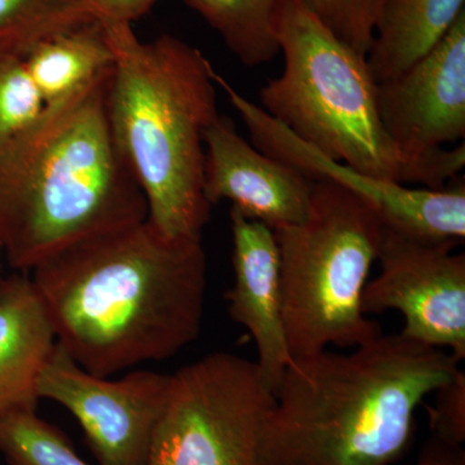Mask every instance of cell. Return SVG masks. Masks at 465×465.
I'll return each instance as SVG.
<instances>
[{
  "mask_svg": "<svg viewBox=\"0 0 465 465\" xmlns=\"http://www.w3.org/2000/svg\"><path fill=\"white\" fill-rule=\"evenodd\" d=\"M30 272L57 344L92 375L166 360L200 335L202 238L168 237L148 217L73 244Z\"/></svg>",
  "mask_w": 465,
  "mask_h": 465,
  "instance_id": "6da1fadb",
  "label": "cell"
},
{
  "mask_svg": "<svg viewBox=\"0 0 465 465\" xmlns=\"http://www.w3.org/2000/svg\"><path fill=\"white\" fill-rule=\"evenodd\" d=\"M459 371L451 353L403 333L348 354L295 358L262 424L260 463H396L411 442L418 407Z\"/></svg>",
  "mask_w": 465,
  "mask_h": 465,
  "instance_id": "7a4b0ae2",
  "label": "cell"
},
{
  "mask_svg": "<svg viewBox=\"0 0 465 465\" xmlns=\"http://www.w3.org/2000/svg\"><path fill=\"white\" fill-rule=\"evenodd\" d=\"M103 23L113 52L106 88L110 130L148 204L173 238H202L204 134L217 116L213 64L171 35L143 42L125 23Z\"/></svg>",
  "mask_w": 465,
  "mask_h": 465,
  "instance_id": "3957f363",
  "label": "cell"
},
{
  "mask_svg": "<svg viewBox=\"0 0 465 465\" xmlns=\"http://www.w3.org/2000/svg\"><path fill=\"white\" fill-rule=\"evenodd\" d=\"M108 81L35 139L0 155V246L17 271L148 217L110 130Z\"/></svg>",
  "mask_w": 465,
  "mask_h": 465,
  "instance_id": "277c9868",
  "label": "cell"
},
{
  "mask_svg": "<svg viewBox=\"0 0 465 465\" xmlns=\"http://www.w3.org/2000/svg\"><path fill=\"white\" fill-rule=\"evenodd\" d=\"M275 36L282 74L260 91V108L326 157L416 188L443 189L465 166V145L410 155L391 139L366 56L342 43L302 0H282Z\"/></svg>",
  "mask_w": 465,
  "mask_h": 465,
  "instance_id": "5b68a950",
  "label": "cell"
},
{
  "mask_svg": "<svg viewBox=\"0 0 465 465\" xmlns=\"http://www.w3.org/2000/svg\"><path fill=\"white\" fill-rule=\"evenodd\" d=\"M382 224L375 208L330 182L314 183L307 219L274 231L291 356L356 348L382 335L362 312Z\"/></svg>",
  "mask_w": 465,
  "mask_h": 465,
  "instance_id": "8992f818",
  "label": "cell"
},
{
  "mask_svg": "<svg viewBox=\"0 0 465 465\" xmlns=\"http://www.w3.org/2000/svg\"><path fill=\"white\" fill-rule=\"evenodd\" d=\"M273 394L256 362L216 351L171 374L146 465H262Z\"/></svg>",
  "mask_w": 465,
  "mask_h": 465,
  "instance_id": "52a82bcc",
  "label": "cell"
},
{
  "mask_svg": "<svg viewBox=\"0 0 465 465\" xmlns=\"http://www.w3.org/2000/svg\"><path fill=\"white\" fill-rule=\"evenodd\" d=\"M216 87L249 130L251 143L269 157L289 164L311 182H330L369 202L391 231L416 240L460 244L465 238L464 182L443 189L416 188L376 179L326 157L302 142L273 116L241 94L213 69Z\"/></svg>",
  "mask_w": 465,
  "mask_h": 465,
  "instance_id": "ba28073f",
  "label": "cell"
},
{
  "mask_svg": "<svg viewBox=\"0 0 465 465\" xmlns=\"http://www.w3.org/2000/svg\"><path fill=\"white\" fill-rule=\"evenodd\" d=\"M455 243L407 237L382 226L381 274L362 293L365 314L399 311L403 335L465 358V255Z\"/></svg>",
  "mask_w": 465,
  "mask_h": 465,
  "instance_id": "9c48e42d",
  "label": "cell"
},
{
  "mask_svg": "<svg viewBox=\"0 0 465 465\" xmlns=\"http://www.w3.org/2000/svg\"><path fill=\"white\" fill-rule=\"evenodd\" d=\"M170 382L171 375L148 370L116 381L92 375L57 344L38 396L72 412L100 465H146Z\"/></svg>",
  "mask_w": 465,
  "mask_h": 465,
  "instance_id": "30bf717a",
  "label": "cell"
},
{
  "mask_svg": "<svg viewBox=\"0 0 465 465\" xmlns=\"http://www.w3.org/2000/svg\"><path fill=\"white\" fill-rule=\"evenodd\" d=\"M391 139L410 155H427L465 136V11L414 65L378 84Z\"/></svg>",
  "mask_w": 465,
  "mask_h": 465,
  "instance_id": "8fae6325",
  "label": "cell"
},
{
  "mask_svg": "<svg viewBox=\"0 0 465 465\" xmlns=\"http://www.w3.org/2000/svg\"><path fill=\"white\" fill-rule=\"evenodd\" d=\"M204 195L211 206L229 201L242 215L273 231L307 219L314 183L244 140L219 114L204 134Z\"/></svg>",
  "mask_w": 465,
  "mask_h": 465,
  "instance_id": "7c38bea8",
  "label": "cell"
},
{
  "mask_svg": "<svg viewBox=\"0 0 465 465\" xmlns=\"http://www.w3.org/2000/svg\"><path fill=\"white\" fill-rule=\"evenodd\" d=\"M231 226L234 284L226 295L229 314L252 336L260 375L274 394L293 361L282 317L280 249L273 229L232 207Z\"/></svg>",
  "mask_w": 465,
  "mask_h": 465,
  "instance_id": "4fadbf2b",
  "label": "cell"
},
{
  "mask_svg": "<svg viewBox=\"0 0 465 465\" xmlns=\"http://www.w3.org/2000/svg\"><path fill=\"white\" fill-rule=\"evenodd\" d=\"M57 341L30 275L0 277V414L35 411L38 381Z\"/></svg>",
  "mask_w": 465,
  "mask_h": 465,
  "instance_id": "5bb4252c",
  "label": "cell"
},
{
  "mask_svg": "<svg viewBox=\"0 0 465 465\" xmlns=\"http://www.w3.org/2000/svg\"><path fill=\"white\" fill-rule=\"evenodd\" d=\"M464 11L465 0H384L366 57L376 84L414 65Z\"/></svg>",
  "mask_w": 465,
  "mask_h": 465,
  "instance_id": "9a60e30c",
  "label": "cell"
},
{
  "mask_svg": "<svg viewBox=\"0 0 465 465\" xmlns=\"http://www.w3.org/2000/svg\"><path fill=\"white\" fill-rule=\"evenodd\" d=\"M74 106L54 96L24 52L0 54V155L35 139Z\"/></svg>",
  "mask_w": 465,
  "mask_h": 465,
  "instance_id": "2e32d148",
  "label": "cell"
},
{
  "mask_svg": "<svg viewBox=\"0 0 465 465\" xmlns=\"http://www.w3.org/2000/svg\"><path fill=\"white\" fill-rule=\"evenodd\" d=\"M216 30L246 66L268 64L280 54L275 18L282 0H185Z\"/></svg>",
  "mask_w": 465,
  "mask_h": 465,
  "instance_id": "e0dca14e",
  "label": "cell"
},
{
  "mask_svg": "<svg viewBox=\"0 0 465 465\" xmlns=\"http://www.w3.org/2000/svg\"><path fill=\"white\" fill-rule=\"evenodd\" d=\"M92 20L97 18L82 0H0V54H23Z\"/></svg>",
  "mask_w": 465,
  "mask_h": 465,
  "instance_id": "ac0fdd59",
  "label": "cell"
},
{
  "mask_svg": "<svg viewBox=\"0 0 465 465\" xmlns=\"http://www.w3.org/2000/svg\"><path fill=\"white\" fill-rule=\"evenodd\" d=\"M342 43L367 57L384 0H302Z\"/></svg>",
  "mask_w": 465,
  "mask_h": 465,
  "instance_id": "d6986e66",
  "label": "cell"
},
{
  "mask_svg": "<svg viewBox=\"0 0 465 465\" xmlns=\"http://www.w3.org/2000/svg\"><path fill=\"white\" fill-rule=\"evenodd\" d=\"M430 409L432 436L452 445L465 442V374L459 371L448 384L434 391Z\"/></svg>",
  "mask_w": 465,
  "mask_h": 465,
  "instance_id": "ffe728a7",
  "label": "cell"
},
{
  "mask_svg": "<svg viewBox=\"0 0 465 465\" xmlns=\"http://www.w3.org/2000/svg\"><path fill=\"white\" fill-rule=\"evenodd\" d=\"M94 16L104 23H125L133 25L159 0H82Z\"/></svg>",
  "mask_w": 465,
  "mask_h": 465,
  "instance_id": "44dd1931",
  "label": "cell"
},
{
  "mask_svg": "<svg viewBox=\"0 0 465 465\" xmlns=\"http://www.w3.org/2000/svg\"><path fill=\"white\" fill-rule=\"evenodd\" d=\"M414 465H465V450L430 436Z\"/></svg>",
  "mask_w": 465,
  "mask_h": 465,
  "instance_id": "7402d4cb",
  "label": "cell"
},
{
  "mask_svg": "<svg viewBox=\"0 0 465 465\" xmlns=\"http://www.w3.org/2000/svg\"><path fill=\"white\" fill-rule=\"evenodd\" d=\"M3 250H2V246H0V271H2V259H3Z\"/></svg>",
  "mask_w": 465,
  "mask_h": 465,
  "instance_id": "603a6c76",
  "label": "cell"
}]
</instances>
